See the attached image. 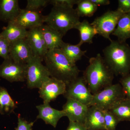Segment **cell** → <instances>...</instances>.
Masks as SVG:
<instances>
[{
    "label": "cell",
    "instance_id": "obj_23",
    "mask_svg": "<svg viewBox=\"0 0 130 130\" xmlns=\"http://www.w3.org/2000/svg\"><path fill=\"white\" fill-rule=\"evenodd\" d=\"M119 122L130 121V100L124 98L114 105L109 110Z\"/></svg>",
    "mask_w": 130,
    "mask_h": 130
},
{
    "label": "cell",
    "instance_id": "obj_28",
    "mask_svg": "<svg viewBox=\"0 0 130 130\" xmlns=\"http://www.w3.org/2000/svg\"><path fill=\"white\" fill-rule=\"evenodd\" d=\"M11 43L5 38L0 39V56L4 60L9 58V54Z\"/></svg>",
    "mask_w": 130,
    "mask_h": 130
},
{
    "label": "cell",
    "instance_id": "obj_20",
    "mask_svg": "<svg viewBox=\"0 0 130 130\" xmlns=\"http://www.w3.org/2000/svg\"><path fill=\"white\" fill-rule=\"evenodd\" d=\"M75 29L79 32L80 40L78 44L80 46L85 43H93V38L98 34L94 27L86 20L80 21Z\"/></svg>",
    "mask_w": 130,
    "mask_h": 130
},
{
    "label": "cell",
    "instance_id": "obj_33",
    "mask_svg": "<svg viewBox=\"0 0 130 130\" xmlns=\"http://www.w3.org/2000/svg\"><path fill=\"white\" fill-rule=\"evenodd\" d=\"M66 130H88L84 124L69 121V125Z\"/></svg>",
    "mask_w": 130,
    "mask_h": 130
},
{
    "label": "cell",
    "instance_id": "obj_32",
    "mask_svg": "<svg viewBox=\"0 0 130 130\" xmlns=\"http://www.w3.org/2000/svg\"><path fill=\"white\" fill-rule=\"evenodd\" d=\"M117 10L123 14L130 12V0H119Z\"/></svg>",
    "mask_w": 130,
    "mask_h": 130
},
{
    "label": "cell",
    "instance_id": "obj_24",
    "mask_svg": "<svg viewBox=\"0 0 130 130\" xmlns=\"http://www.w3.org/2000/svg\"><path fill=\"white\" fill-rule=\"evenodd\" d=\"M17 105L5 88L0 86V114H10L14 111Z\"/></svg>",
    "mask_w": 130,
    "mask_h": 130
},
{
    "label": "cell",
    "instance_id": "obj_30",
    "mask_svg": "<svg viewBox=\"0 0 130 130\" xmlns=\"http://www.w3.org/2000/svg\"><path fill=\"white\" fill-rule=\"evenodd\" d=\"M120 83L125 93L126 97L130 100V73L121 77Z\"/></svg>",
    "mask_w": 130,
    "mask_h": 130
},
{
    "label": "cell",
    "instance_id": "obj_10",
    "mask_svg": "<svg viewBox=\"0 0 130 130\" xmlns=\"http://www.w3.org/2000/svg\"><path fill=\"white\" fill-rule=\"evenodd\" d=\"M66 85L63 81L50 77L39 89L40 96L44 103H49L66 91Z\"/></svg>",
    "mask_w": 130,
    "mask_h": 130
},
{
    "label": "cell",
    "instance_id": "obj_2",
    "mask_svg": "<svg viewBox=\"0 0 130 130\" xmlns=\"http://www.w3.org/2000/svg\"><path fill=\"white\" fill-rule=\"evenodd\" d=\"M43 60L50 77L66 85L78 77L80 71L76 65L71 63L60 49L48 50Z\"/></svg>",
    "mask_w": 130,
    "mask_h": 130
},
{
    "label": "cell",
    "instance_id": "obj_22",
    "mask_svg": "<svg viewBox=\"0 0 130 130\" xmlns=\"http://www.w3.org/2000/svg\"><path fill=\"white\" fill-rule=\"evenodd\" d=\"M81 46L78 44L74 45L63 42L59 49L71 63L76 64L77 61L81 60L87 52L86 50H81Z\"/></svg>",
    "mask_w": 130,
    "mask_h": 130
},
{
    "label": "cell",
    "instance_id": "obj_5",
    "mask_svg": "<svg viewBox=\"0 0 130 130\" xmlns=\"http://www.w3.org/2000/svg\"><path fill=\"white\" fill-rule=\"evenodd\" d=\"M125 98L121 84H113L93 95L89 107L94 106L103 111L109 110L116 103Z\"/></svg>",
    "mask_w": 130,
    "mask_h": 130
},
{
    "label": "cell",
    "instance_id": "obj_25",
    "mask_svg": "<svg viewBox=\"0 0 130 130\" xmlns=\"http://www.w3.org/2000/svg\"><path fill=\"white\" fill-rule=\"evenodd\" d=\"M76 11L80 17H90L96 11L98 6L90 0H79L77 4Z\"/></svg>",
    "mask_w": 130,
    "mask_h": 130
},
{
    "label": "cell",
    "instance_id": "obj_31",
    "mask_svg": "<svg viewBox=\"0 0 130 130\" xmlns=\"http://www.w3.org/2000/svg\"><path fill=\"white\" fill-rule=\"evenodd\" d=\"M34 123L35 122H28L19 115L18 116V126L16 130H32Z\"/></svg>",
    "mask_w": 130,
    "mask_h": 130
},
{
    "label": "cell",
    "instance_id": "obj_18",
    "mask_svg": "<svg viewBox=\"0 0 130 130\" xmlns=\"http://www.w3.org/2000/svg\"><path fill=\"white\" fill-rule=\"evenodd\" d=\"M40 28L48 50L59 48L64 42L63 35L46 24L43 25Z\"/></svg>",
    "mask_w": 130,
    "mask_h": 130
},
{
    "label": "cell",
    "instance_id": "obj_34",
    "mask_svg": "<svg viewBox=\"0 0 130 130\" xmlns=\"http://www.w3.org/2000/svg\"><path fill=\"white\" fill-rule=\"evenodd\" d=\"M91 1L98 6H106L109 5L110 1L109 0H90Z\"/></svg>",
    "mask_w": 130,
    "mask_h": 130
},
{
    "label": "cell",
    "instance_id": "obj_35",
    "mask_svg": "<svg viewBox=\"0 0 130 130\" xmlns=\"http://www.w3.org/2000/svg\"><path fill=\"white\" fill-rule=\"evenodd\" d=\"M1 35H0V39H1Z\"/></svg>",
    "mask_w": 130,
    "mask_h": 130
},
{
    "label": "cell",
    "instance_id": "obj_9",
    "mask_svg": "<svg viewBox=\"0 0 130 130\" xmlns=\"http://www.w3.org/2000/svg\"><path fill=\"white\" fill-rule=\"evenodd\" d=\"M26 64L16 63L10 58L0 65V77L10 83L25 81Z\"/></svg>",
    "mask_w": 130,
    "mask_h": 130
},
{
    "label": "cell",
    "instance_id": "obj_8",
    "mask_svg": "<svg viewBox=\"0 0 130 130\" xmlns=\"http://www.w3.org/2000/svg\"><path fill=\"white\" fill-rule=\"evenodd\" d=\"M63 95L67 99L75 100L88 107L93 96L83 76H78L67 84Z\"/></svg>",
    "mask_w": 130,
    "mask_h": 130
},
{
    "label": "cell",
    "instance_id": "obj_21",
    "mask_svg": "<svg viewBox=\"0 0 130 130\" xmlns=\"http://www.w3.org/2000/svg\"><path fill=\"white\" fill-rule=\"evenodd\" d=\"M112 35L117 37L118 41L121 42H126L130 38V12L121 16Z\"/></svg>",
    "mask_w": 130,
    "mask_h": 130
},
{
    "label": "cell",
    "instance_id": "obj_4",
    "mask_svg": "<svg viewBox=\"0 0 130 130\" xmlns=\"http://www.w3.org/2000/svg\"><path fill=\"white\" fill-rule=\"evenodd\" d=\"M79 18L73 8L53 6L50 13L44 16V23L64 36L68 31L75 29L80 22Z\"/></svg>",
    "mask_w": 130,
    "mask_h": 130
},
{
    "label": "cell",
    "instance_id": "obj_6",
    "mask_svg": "<svg viewBox=\"0 0 130 130\" xmlns=\"http://www.w3.org/2000/svg\"><path fill=\"white\" fill-rule=\"evenodd\" d=\"M40 57L34 56L26 64L25 81L28 88L39 89L50 77L46 66Z\"/></svg>",
    "mask_w": 130,
    "mask_h": 130
},
{
    "label": "cell",
    "instance_id": "obj_16",
    "mask_svg": "<svg viewBox=\"0 0 130 130\" xmlns=\"http://www.w3.org/2000/svg\"><path fill=\"white\" fill-rule=\"evenodd\" d=\"M84 125L88 130H106L103 111L94 106L89 107Z\"/></svg>",
    "mask_w": 130,
    "mask_h": 130
},
{
    "label": "cell",
    "instance_id": "obj_17",
    "mask_svg": "<svg viewBox=\"0 0 130 130\" xmlns=\"http://www.w3.org/2000/svg\"><path fill=\"white\" fill-rule=\"evenodd\" d=\"M21 9L18 0H0V21L7 23L14 21Z\"/></svg>",
    "mask_w": 130,
    "mask_h": 130
},
{
    "label": "cell",
    "instance_id": "obj_11",
    "mask_svg": "<svg viewBox=\"0 0 130 130\" xmlns=\"http://www.w3.org/2000/svg\"><path fill=\"white\" fill-rule=\"evenodd\" d=\"M34 56L26 38L11 43L9 58L16 63L26 64Z\"/></svg>",
    "mask_w": 130,
    "mask_h": 130
},
{
    "label": "cell",
    "instance_id": "obj_1",
    "mask_svg": "<svg viewBox=\"0 0 130 130\" xmlns=\"http://www.w3.org/2000/svg\"><path fill=\"white\" fill-rule=\"evenodd\" d=\"M83 77L91 92L94 95L113 84L114 74L99 53L89 59Z\"/></svg>",
    "mask_w": 130,
    "mask_h": 130
},
{
    "label": "cell",
    "instance_id": "obj_29",
    "mask_svg": "<svg viewBox=\"0 0 130 130\" xmlns=\"http://www.w3.org/2000/svg\"><path fill=\"white\" fill-rule=\"evenodd\" d=\"M79 0H50V4L53 6L73 8V6L76 5Z\"/></svg>",
    "mask_w": 130,
    "mask_h": 130
},
{
    "label": "cell",
    "instance_id": "obj_13",
    "mask_svg": "<svg viewBox=\"0 0 130 130\" xmlns=\"http://www.w3.org/2000/svg\"><path fill=\"white\" fill-rule=\"evenodd\" d=\"M13 22L27 30L44 24V16L40 13L21 9L19 14Z\"/></svg>",
    "mask_w": 130,
    "mask_h": 130
},
{
    "label": "cell",
    "instance_id": "obj_7",
    "mask_svg": "<svg viewBox=\"0 0 130 130\" xmlns=\"http://www.w3.org/2000/svg\"><path fill=\"white\" fill-rule=\"evenodd\" d=\"M123 14L117 9L109 10L95 19L91 24L96 30L98 34L111 41L110 35L115 30L119 20Z\"/></svg>",
    "mask_w": 130,
    "mask_h": 130
},
{
    "label": "cell",
    "instance_id": "obj_19",
    "mask_svg": "<svg viewBox=\"0 0 130 130\" xmlns=\"http://www.w3.org/2000/svg\"><path fill=\"white\" fill-rule=\"evenodd\" d=\"M28 30L16 25L13 21L8 23L0 33L1 37L5 38L11 43L26 38Z\"/></svg>",
    "mask_w": 130,
    "mask_h": 130
},
{
    "label": "cell",
    "instance_id": "obj_15",
    "mask_svg": "<svg viewBox=\"0 0 130 130\" xmlns=\"http://www.w3.org/2000/svg\"><path fill=\"white\" fill-rule=\"evenodd\" d=\"M39 113L37 119H41L47 124L56 128L58 121L63 117L66 116L63 110H59L51 107L49 103H44L36 106Z\"/></svg>",
    "mask_w": 130,
    "mask_h": 130
},
{
    "label": "cell",
    "instance_id": "obj_14",
    "mask_svg": "<svg viewBox=\"0 0 130 130\" xmlns=\"http://www.w3.org/2000/svg\"><path fill=\"white\" fill-rule=\"evenodd\" d=\"M89 107L72 99H67L63 109L69 121L79 122L84 124Z\"/></svg>",
    "mask_w": 130,
    "mask_h": 130
},
{
    "label": "cell",
    "instance_id": "obj_27",
    "mask_svg": "<svg viewBox=\"0 0 130 130\" xmlns=\"http://www.w3.org/2000/svg\"><path fill=\"white\" fill-rule=\"evenodd\" d=\"M106 130H115L120 123L116 116L109 110L103 111Z\"/></svg>",
    "mask_w": 130,
    "mask_h": 130
},
{
    "label": "cell",
    "instance_id": "obj_26",
    "mask_svg": "<svg viewBox=\"0 0 130 130\" xmlns=\"http://www.w3.org/2000/svg\"><path fill=\"white\" fill-rule=\"evenodd\" d=\"M50 0H28L25 9L41 13L42 10L50 4Z\"/></svg>",
    "mask_w": 130,
    "mask_h": 130
},
{
    "label": "cell",
    "instance_id": "obj_3",
    "mask_svg": "<svg viewBox=\"0 0 130 130\" xmlns=\"http://www.w3.org/2000/svg\"><path fill=\"white\" fill-rule=\"evenodd\" d=\"M103 52L106 64L114 75L122 77L130 73V46L126 42L111 40Z\"/></svg>",
    "mask_w": 130,
    "mask_h": 130
},
{
    "label": "cell",
    "instance_id": "obj_12",
    "mask_svg": "<svg viewBox=\"0 0 130 130\" xmlns=\"http://www.w3.org/2000/svg\"><path fill=\"white\" fill-rule=\"evenodd\" d=\"M26 39L34 56L40 57L43 60L48 50L40 27L28 30Z\"/></svg>",
    "mask_w": 130,
    "mask_h": 130
}]
</instances>
